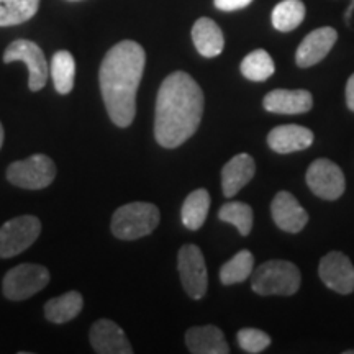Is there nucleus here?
<instances>
[{"label":"nucleus","instance_id":"nucleus-1","mask_svg":"<svg viewBox=\"0 0 354 354\" xmlns=\"http://www.w3.org/2000/svg\"><path fill=\"white\" fill-rule=\"evenodd\" d=\"M205 97L198 84L184 71L162 81L156 97L154 138L162 148L184 145L201 125Z\"/></svg>","mask_w":354,"mask_h":354},{"label":"nucleus","instance_id":"nucleus-2","mask_svg":"<svg viewBox=\"0 0 354 354\" xmlns=\"http://www.w3.org/2000/svg\"><path fill=\"white\" fill-rule=\"evenodd\" d=\"M143 46L125 39L110 48L100 64L99 81L109 117L120 128L130 127L136 115V92L145 73Z\"/></svg>","mask_w":354,"mask_h":354},{"label":"nucleus","instance_id":"nucleus-3","mask_svg":"<svg viewBox=\"0 0 354 354\" xmlns=\"http://www.w3.org/2000/svg\"><path fill=\"white\" fill-rule=\"evenodd\" d=\"M161 220L158 207L149 202H131L115 210L112 233L118 240L133 241L151 234Z\"/></svg>","mask_w":354,"mask_h":354},{"label":"nucleus","instance_id":"nucleus-4","mask_svg":"<svg viewBox=\"0 0 354 354\" xmlns=\"http://www.w3.org/2000/svg\"><path fill=\"white\" fill-rule=\"evenodd\" d=\"M251 276V287L259 295H294L302 282L297 266L281 259L263 263Z\"/></svg>","mask_w":354,"mask_h":354},{"label":"nucleus","instance_id":"nucleus-5","mask_svg":"<svg viewBox=\"0 0 354 354\" xmlns=\"http://www.w3.org/2000/svg\"><path fill=\"white\" fill-rule=\"evenodd\" d=\"M56 177V166L46 154H33V156L15 161L8 166V183L21 189H44Z\"/></svg>","mask_w":354,"mask_h":354},{"label":"nucleus","instance_id":"nucleus-6","mask_svg":"<svg viewBox=\"0 0 354 354\" xmlns=\"http://www.w3.org/2000/svg\"><path fill=\"white\" fill-rule=\"evenodd\" d=\"M50 284V272L39 264H19L6 274L2 282L3 295L8 300H25Z\"/></svg>","mask_w":354,"mask_h":354},{"label":"nucleus","instance_id":"nucleus-7","mask_svg":"<svg viewBox=\"0 0 354 354\" xmlns=\"http://www.w3.org/2000/svg\"><path fill=\"white\" fill-rule=\"evenodd\" d=\"M41 233V221L33 215L8 220L0 228V258H13L28 250Z\"/></svg>","mask_w":354,"mask_h":354},{"label":"nucleus","instance_id":"nucleus-8","mask_svg":"<svg viewBox=\"0 0 354 354\" xmlns=\"http://www.w3.org/2000/svg\"><path fill=\"white\" fill-rule=\"evenodd\" d=\"M15 61H21L28 68L30 91L38 92L46 86L50 69H48L44 53L37 43L30 41V39H15L8 44L7 50L3 51V63L8 64L15 63Z\"/></svg>","mask_w":354,"mask_h":354},{"label":"nucleus","instance_id":"nucleus-9","mask_svg":"<svg viewBox=\"0 0 354 354\" xmlns=\"http://www.w3.org/2000/svg\"><path fill=\"white\" fill-rule=\"evenodd\" d=\"M177 269H179L180 282L190 299L198 300L205 295L209 286L205 258L201 248L196 245H185L177 254Z\"/></svg>","mask_w":354,"mask_h":354},{"label":"nucleus","instance_id":"nucleus-10","mask_svg":"<svg viewBox=\"0 0 354 354\" xmlns=\"http://www.w3.org/2000/svg\"><path fill=\"white\" fill-rule=\"evenodd\" d=\"M307 185L323 201H336L344 194L346 183L338 165L330 159H317L307 169Z\"/></svg>","mask_w":354,"mask_h":354},{"label":"nucleus","instance_id":"nucleus-11","mask_svg":"<svg viewBox=\"0 0 354 354\" xmlns=\"http://www.w3.org/2000/svg\"><path fill=\"white\" fill-rule=\"evenodd\" d=\"M318 276L328 289L348 295L354 290V266L346 254L331 251L325 254L318 266Z\"/></svg>","mask_w":354,"mask_h":354},{"label":"nucleus","instance_id":"nucleus-12","mask_svg":"<svg viewBox=\"0 0 354 354\" xmlns=\"http://www.w3.org/2000/svg\"><path fill=\"white\" fill-rule=\"evenodd\" d=\"M338 33L331 26H322V28L313 30L299 44L297 53H295V63L299 68H310L315 66L331 51L335 46Z\"/></svg>","mask_w":354,"mask_h":354},{"label":"nucleus","instance_id":"nucleus-13","mask_svg":"<svg viewBox=\"0 0 354 354\" xmlns=\"http://www.w3.org/2000/svg\"><path fill=\"white\" fill-rule=\"evenodd\" d=\"M92 348L99 354H131L133 348L125 331L107 318L97 320L88 333Z\"/></svg>","mask_w":354,"mask_h":354},{"label":"nucleus","instance_id":"nucleus-14","mask_svg":"<svg viewBox=\"0 0 354 354\" xmlns=\"http://www.w3.org/2000/svg\"><path fill=\"white\" fill-rule=\"evenodd\" d=\"M271 214L274 223L282 232L299 233L308 223L307 210L300 205L297 198L287 190L279 192L271 203Z\"/></svg>","mask_w":354,"mask_h":354},{"label":"nucleus","instance_id":"nucleus-15","mask_svg":"<svg viewBox=\"0 0 354 354\" xmlns=\"http://www.w3.org/2000/svg\"><path fill=\"white\" fill-rule=\"evenodd\" d=\"M263 107L271 113L297 115L307 113L313 107V97L308 91H287V88H276L264 97Z\"/></svg>","mask_w":354,"mask_h":354},{"label":"nucleus","instance_id":"nucleus-16","mask_svg":"<svg viewBox=\"0 0 354 354\" xmlns=\"http://www.w3.org/2000/svg\"><path fill=\"white\" fill-rule=\"evenodd\" d=\"M256 172V165L253 156L246 153H240L230 159L221 169V189L223 196L232 198L236 196L245 185L253 179Z\"/></svg>","mask_w":354,"mask_h":354},{"label":"nucleus","instance_id":"nucleus-17","mask_svg":"<svg viewBox=\"0 0 354 354\" xmlns=\"http://www.w3.org/2000/svg\"><path fill=\"white\" fill-rule=\"evenodd\" d=\"M313 143V133L300 125H281L269 131L268 145L272 151L279 154H289L307 149Z\"/></svg>","mask_w":354,"mask_h":354},{"label":"nucleus","instance_id":"nucleus-18","mask_svg":"<svg viewBox=\"0 0 354 354\" xmlns=\"http://www.w3.org/2000/svg\"><path fill=\"white\" fill-rule=\"evenodd\" d=\"M185 344L194 354H228L230 346L218 326H194L185 333Z\"/></svg>","mask_w":354,"mask_h":354},{"label":"nucleus","instance_id":"nucleus-19","mask_svg":"<svg viewBox=\"0 0 354 354\" xmlns=\"http://www.w3.org/2000/svg\"><path fill=\"white\" fill-rule=\"evenodd\" d=\"M192 41L203 57H216L225 48L223 32L214 20L202 17L192 26Z\"/></svg>","mask_w":354,"mask_h":354},{"label":"nucleus","instance_id":"nucleus-20","mask_svg":"<svg viewBox=\"0 0 354 354\" xmlns=\"http://www.w3.org/2000/svg\"><path fill=\"white\" fill-rule=\"evenodd\" d=\"M84 307L82 295L76 290L66 292V294L59 295L48 300L44 305V317L48 322L53 323H66L76 318Z\"/></svg>","mask_w":354,"mask_h":354},{"label":"nucleus","instance_id":"nucleus-21","mask_svg":"<svg viewBox=\"0 0 354 354\" xmlns=\"http://www.w3.org/2000/svg\"><path fill=\"white\" fill-rule=\"evenodd\" d=\"M210 210V194L205 189H197L194 192H190L187 198L183 203V223L187 230H196L202 228V225L205 223L207 215Z\"/></svg>","mask_w":354,"mask_h":354},{"label":"nucleus","instance_id":"nucleus-22","mask_svg":"<svg viewBox=\"0 0 354 354\" xmlns=\"http://www.w3.org/2000/svg\"><path fill=\"white\" fill-rule=\"evenodd\" d=\"M51 77L59 94H69L76 77V61L69 51H56L51 59Z\"/></svg>","mask_w":354,"mask_h":354},{"label":"nucleus","instance_id":"nucleus-23","mask_svg":"<svg viewBox=\"0 0 354 354\" xmlns=\"http://www.w3.org/2000/svg\"><path fill=\"white\" fill-rule=\"evenodd\" d=\"M254 271V256L251 251L243 250L233 256L220 269V281L225 286H233L245 282Z\"/></svg>","mask_w":354,"mask_h":354},{"label":"nucleus","instance_id":"nucleus-24","mask_svg":"<svg viewBox=\"0 0 354 354\" xmlns=\"http://www.w3.org/2000/svg\"><path fill=\"white\" fill-rule=\"evenodd\" d=\"M305 19L302 0H282L272 10V26L279 32H292Z\"/></svg>","mask_w":354,"mask_h":354},{"label":"nucleus","instance_id":"nucleus-25","mask_svg":"<svg viewBox=\"0 0 354 354\" xmlns=\"http://www.w3.org/2000/svg\"><path fill=\"white\" fill-rule=\"evenodd\" d=\"M39 8V0H0V26L28 21Z\"/></svg>","mask_w":354,"mask_h":354},{"label":"nucleus","instance_id":"nucleus-26","mask_svg":"<svg viewBox=\"0 0 354 354\" xmlns=\"http://www.w3.org/2000/svg\"><path fill=\"white\" fill-rule=\"evenodd\" d=\"M241 74L253 82H263L269 79L276 71L272 57L266 50H254L241 61Z\"/></svg>","mask_w":354,"mask_h":354},{"label":"nucleus","instance_id":"nucleus-27","mask_svg":"<svg viewBox=\"0 0 354 354\" xmlns=\"http://www.w3.org/2000/svg\"><path fill=\"white\" fill-rule=\"evenodd\" d=\"M221 221L232 223L243 236H248L253 228V209L245 202H228L218 212Z\"/></svg>","mask_w":354,"mask_h":354},{"label":"nucleus","instance_id":"nucleus-28","mask_svg":"<svg viewBox=\"0 0 354 354\" xmlns=\"http://www.w3.org/2000/svg\"><path fill=\"white\" fill-rule=\"evenodd\" d=\"M236 338L243 351L251 353V354L263 353L264 349L271 344V336L264 333L263 330H256V328H243L238 331Z\"/></svg>","mask_w":354,"mask_h":354},{"label":"nucleus","instance_id":"nucleus-29","mask_svg":"<svg viewBox=\"0 0 354 354\" xmlns=\"http://www.w3.org/2000/svg\"><path fill=\"white\" fill-rule=\"evenodd\" d=\"M251 2H253V0H214V6L218 8V10L234 12L248 7Z\"/></svg>","mask_w":354,"mask_h":354},{"label":"nucleus","instance_id":"nucleus-30","mask_svg":"<svg viewBox=\"0 0 354 354\" xmlns=\"http://www.w3.org/2000/svg\"><path fill=\"white\" fill-rule=\"evenodd\" d=\"M346 105L351 112H354V74H351L346 82Z\"/></svg>","mask_w":354,"mask_h":354},{"label":"nucleus","instance_id":"nucleus-31","mask_svg":"<svg viewBox=\"0 0 354 354\" xmlns=\"http://www.w3.org/2000/svg\"><path fill=\"white\" fill-rule=\"evenodd\" d=\"M2 143H3V128H2V123H0V148H2Z\"/></svg>","mask_w":354,"mask_h":354},{"label":"nucleus","instance_id":"nucleus-32","mask_svg":"<svg viewBox=\"0 0 354 354\" xmlns=\"http://www.w3.org/2000/svg\"><path fill=\"white\" fill-rule=\"evenodd\" d=\"M353 8H354V0H351V7H349V10L346 12V19H348V20H349V15H351Z\"/></svg>","mask_w":354,"mask_h":354},{"label":"nucleus","instance_id":"nucleus-33","mask_svg":"<svg viewBox=\"0 0 354 354\" xmlns=\"http://www.w3.org/2000/svg\"><path fill=\"white\" fill-rule=\"evenodd\" d=\"M346 354H354V349H351V351H346Z\"/></svg>","mask_w":354,"mask_h":354},{"label":"nucleus","instance_id":"nucleus-34","mask_svg":"<svg viewBox=\"0 0 354 354\" xmlns=\"http://www.w3.org/2000/svg\"><path fill=\"white\" fill-rule=\"evenodd\" d=\"M71 2H76V0H71Z\"/></svg>","mask_w":354,"mask_h":354}]
</instances>
